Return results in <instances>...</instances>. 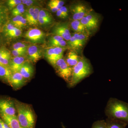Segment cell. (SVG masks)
I'll return each instance as SVG.
<instances>
[{
	"mask_svg": "<svg viewBox=\"0 0 128 128\" xmlns=\"http://www.w3.org/2000/svg\"><path fill=\"white\" fill-rule=\"evenodd\" d=\"M107 118L122 122L128 125V103L118 98H111L105 106Z\"/></svg>",
	"mask_w": 128,
	"mask_h": 128,
	"instance_id": "1",
	"label": "cell"
},
{
	"mask_svg": "<svg viewBox=\"0 0 128 128\" xmlns=\"http://www.w3.org/2000/svg\"><path fill=\"white\" fill-rule=\"evenodd\" d=\"M93 72V69L89 60L84 57H81L77 64L73 67V72L69 87H74L82 80Z\"/></svg>",
	"mask_w": 128,
	"mask_h": 128,
	"instance_id": "2",
	"label": "cell"
},
{
	"mask_svg": "<svg viewBox=\"0 0 128 128\" xmlns=\"http://www.w3.org/2000/svg\"><path fill=\"white\" fill-rule=\"evenodd\" d=\"M15 103L21 128H34L35 116L31 106L18 101H16Z\"/></svg>",
	"mask_w": 128,
	"mask_h": 128,
	"instance_id": "3",
	"label": "cell"
},
{
	"mask_svg": "<svg viewBox=\"0 0 128 128\" xmlns=\"http://www.w3.org/2000/svg\"><path fill=\"white\" fill-rule=\"evenodd\" d=\"M100 21V16L92 10L80 20L81 22L86 28L89 34L96 32Z\"/></svg>",
	"mask_w": 128,
	"mask_h": 128,
	"instance_id": "4",
	"label": "cell"
},
{
	"mask_svg": "<svg viewBox=\"0 0 128 128\" xmlns=\"http://www.w3.org/2000/svg\"><path fill=\"white\" fill-rule=\"evenodd\" d=\"M52 66L58 76L69 84L72 76L73 68L67 64L64 57L56 61Z\"/></svg>",
	"mask_w": 128,
	"mask_h": 128,
	"instance_id": "5",
	"label": "cell"
},
{
	"mask_svg": "<svg viewBox=\"0 0 128 128\" xmlns=\"http://www.w3.org/2000/svg\"><path fill=\"white\" fill-rule=\"evenodd\" d=\"M72 20H80L91 10L84 3L79 2L73 4L70 7Z\"/></svg>",
	"mask_w": 128,
	"mask_h": 128,
	"instance_id": "6",
	"label": "cell"
},
{
	"mask_svg": "<svg viewBox=\"0 0 128 128\" xmlns=\"http://www.w3.org/2000/svg\"><path fill=\"white\" fill-rule=\"evenodd\" d=\"M52 33L54 35L62 37L67 42L69 41L72 37L70 31V23L64 22L56 24L53 28Z\"/></svg>",
	"mask_w": 128,
	"mask_h": 128,
	"instance_id": "7",
	"label": "cell"
},
{
	"mask_svg": "<svg viewBox=\"0 0 128 128\" xmlns=\"http://www.w3.org/2000/svg\"><path fill=\"white\" fill-rule=\"evenodd\" d=\"M0 112L8 116H16L15 102L8 98L0 99Z\"/></svg>",
	"mask_w": 128,
	"mask_h": 128,
	"instance_id": "8",
	"label": "cell"
},
{
	"mask_svg": "<svg viewBox=\"0 0 128 128\" xmlns=\"http://www.w3.org/2000/svg\"><path fill=\"white\" fill-rule=\"evenodd\" d=\"M25 38L34 43H38L42 42L45 34L43 32L38 28H30L25 33Z\"/></svg>",
	"mask_w": 128,
	"mask_h": 128,
	"instance_id": "9",
	"label": "cell"
},
{
	"mask_svg": "<svg viewBox=\"0 0 128 128\" xmlns=\"http://www.w3.org/2000/svg\"><path fill=\"white\" fill-rule=\"evenodd\" d=\"M40 10L39 8L32 6L25 11V18L28 24L31 26H35L39 24L38 16Z\"/></svg>",
	"mask_w": 128,
	"mask_h": 128,
	"instance_id": "10",
	"label": "cell"
},
{
	"mask_svg": "<svg viewBox=\"0 0 128 128\" xmlns=\"http://www.w3.org/2000/svg\"><path fill=\"white\" fill-rule=\"evenodd\" d=\"M28 58L33 62H37L42 56V51L39 46L35 44L30 45L27 50Z\"/></svg>",
	"mask_w": 128,
	"mask_h": 128,
	"instance_id": "11",
	"label": "cell"
},
{
	"mask_svg": "<svg viewBox=\"0 0 128 128\" xmlns=\"http://www.w3.org/2000/svg\"><path fill=\"white\" fill-rule=\"evenodd\" d=\"M27 80L19 72L12 73L9 84L15 89L22 87L26 84Z\"/></svg>",
	"mask_w": 128,
	"mask_h": 128,
	"instance_id": "12",
	"label": "cell"
},
{
	"mask_svg": "<svg viewBox=\"0 0 128 128\" xmlns=\"http://www.w3.org/2000/svg\"><path fill=\"white\" fill-rule=\"evenodd\" d=\"M28 60L25 56L14 57L11 59L9 68L12 73L19 72L21 67Z\"/></svg>",
	"mask_w": 128,
	"mask_h": 128,
	"instance_id": "13",
	"label": "cell"
},
{
	"mask_svg": "<svg viewBox=\"0 0 128 128\" xmlns=\"http://www.w3.org/2000/svg\"><path fill=\"white\" fill-rule=\"evenodd\" d=\"M19 72L27 80L31 79L33 76L34 67L30 62L27 61L21 67Z\"/></svg>",
	"mask_w": 128,
	"mask_h": 128,
	"instance_id": "14",
	"label": "cell"
},
{
	"mask_svg": "<svg viewBox=\"0 0 128 128\" xmlns=\"http://www.w3.org/2000/svg\"><path fill=\"white\" fill-rule=\"evenodd\" d=\"M0 116L11 128H21L16 116H10L0 112Z\"/></svg>",
	"mask_w": 128,
	"mask_h": 128,
	"instance_id": "15",
	"label": "cell"
},
{
	"mask_svg": "<svg viewBox=\"0 0 128 128\" xmlns=\"http://www.w3.org/2000/svg\"><path fill=\"white\" fill-rule=\"evenodd\" d=\"M81 57L78 55L75 50H71L67 54L65 60L66 62L68 65L73 67L77 64L80 61Z\"/></svg>",
	"mask_w": 128,
	"mask_h": 128,
	"instance_id": "16",
	"label": "cell"
},
{
	"mask_svg": "<svg viewBox=\"0 0 128 128\" xmlns=\"http://www.w3.org/2000/svg\"><path fill=\"white\" fill-rule=\"evenodd\" d=\"M70 26L74 33L85 34L90 35L86 28L81 22L80 20H72L70 23Z\"/></svg>",
	"mask_w": 128,
	"mask_h": 128,
	"instance_id": "17",
	"label": "cell"
},
{
	"mask_svg": "<svg viewBox=\"0 0 128 128\" xmlns=\"http://www.w3.org/2000/svg\"><path fill=\"white\" fill-rule=\"evenodd\" d=\"M55 52L53 47L48 48L45 52V56L46 58L52 66L57 60L62 58L60 57Z\"/></svg>",
	"mask_w": 128,
	"mask_h": 128,
	"instance_id": "18",
	"label": "cell"
},
{
	"mask_svg": "<svg viewBox=\"0 0 128 128\" xmlns=\"http://www.w3.org/2000/svg\"><path fill=\"white\" fill-rule=\"evenodd\" d=\"M10 53L4 48L0 49V62L4 66L9 67L11 59Z\"/></svg>",
	"mask_w": 128,
	"mask_h": 128,
	"instance_id": "19",
	"label": "cell"
},
{
	"mask_svg": "<svg viewBox=\"0 0 128 128\" xmlns=\"http://www.w3.org/2000/svg\"><path fill=\"white\" fill-rule=\"evenodd\" d=\"M12 72L8 66L0 65V78L9 83Z\"/></svg>",
	"mask_w": 128,
	"mask_h": 128,
	"instance_id": "20",
	"label": "cell"
},
{
	"mask_svg": "<svg viewBox=\"0 0 128 128\" xmlns=\"http://www.w3.org/2000/svg\"><path fill=\"white\" fill-rule=\"evenodd\" d=\"M64 2L61 0H51L48 3V6L51 11L56 12L64 6Z\"/></svg>",
	"mask_w": 128,
	"mask_h": 128,
	"instance_id": "21",
	"label": "cell"
},
{
	"mask_svg": "<svg viewBox=\"0 0 128 128\" xmlns=\"http://www.w3.org/2000/svg\"><path fill=\"white\" fill-rule=\"evenodd\" d=\"M72 35L75 37L78 40L81 49L86 45L89 39V36H90L88 34L80 33H74Z\"/></svg>",
	"mask_w": 128,
	"mask_h": 128,
	"instance_id": "22",
	"label": "cell"
},
{
	"mask_svg": "<svg viewBox=\"0 0 128 128\" xmlns=\"http://www.w3.org/2000/svg\"><path fill=\"white\" fill-rule=\"evenodd\" d=\"M106 128H126L128 126L122 122L106 118Z\"/></svg>",
	"mask_w": 128,
	"mask_h": 128,
	"instance_id": "23",
	"label": "cell"
},
{
	"mask_svg": "<svg viewBox=\"0 0 128 128\" xmlns=\"http://www.w3.org/2000/svg\"><path fill=\"white\" fill-rule=\"evenodd\" d=\"M28 45L27 44L22 42H18L14 44L12 46L13 50H19V51H26Z\"/></svg>",
	"mask_w": 128,
	"mask_h": 128,
	"instance_id": "24",
	"label": "cell"
},
{
	"mask_svg": "<svg viewBox=\"0 0 128 128\" xmlns=\"http://www.w3.org/2000/svg\"><path fill=\"white\" fill-rule=\"evenodd\" d=\"M22 34L20 29L16 28L15 29L6 34V36L10 38H16L20 36Z\"/></svg>",
	"mask_w": 128,
	"mask_h": 128,
	"instance_id": "25",
	"label": "cell"
},
{
	"mask_svg": "<svg viewBox=\"0 0 128 128\" xmlns=\"http://www.w3.org/2000/svg\"><path fill=\"white\" fill-rule=\"evenodd\" d=\"M91 128H106V122L104 120H98L92 124Z\"/></svg>",
	"mask_w": 128,
	"mask_h": 128,
	"instance_id": "26",
	"label": "cell"
},
{
	"mask_svg": "<svg viewBox=\"0 0 128 128\" xmlns=\"http://www.w3.org/2000/svg\"><path fill=\"white\" fill-rule=\"evenodd\" d=\"M64 40L62 38V37L60 36H57V35H54L53 36L50 38L49 40V44L51 46V47H52L55 44L62 41V40Z\"/></svg>",
	"mask_w": 128,
	"mask_h": 128,
	"instance_id": "27",
	"label": "cell"
},
{
	"mask_svg": "<svg viewBox=\"0 0 128 128\" xmlns=\"http://www.w3.org/2000/svg\"><path fill=\"white\" fill-rule=\"evenodd\" d=\"M53 19L44 18L38 16V24L42 26H46L52 23Z\"/></svg>",
	"mask_w": 128,
	"mask_h": 128,
	"instance_id": "28",
	"label": "cell"
},
{
	"mask_svg": "<svg viewBox=\"0 0 128 128\" xmlns=\"http://www.w3.org/2000/svg\"><path fill=\"white\" fill-rule=\"evenodd\" d=\"M22 3V0H9L7 2V4L9 8L12 9Z\"/></svg>",
	"mask_w": 128,
	"mask_h": 128,
	"instance_id": "29",
	"label": "cell"
},
{
	"mask_svg": "<svg viewBox=\"0 0 128 128\" xmlns=\"http://www.w3.org/2000/svg\"><path fill=\"white\" fill-rule=\"evenodd\" d=\"M39 16L49 19H53L50 13L48 11L43 9H40L39 12Z\"/></svg>",
	"mask_w": 128,
	"mask_h": 128,
	"instance_id": "30",
	"label": "cell"
},
{
	"mask_svg": "<svg viewBox=\"0 0 128 128\" xmlns=\"http://www.w3.org/2000/svg\"><path fill=\"white\" fill-rule=\"evenodd\" d=\"M12 54L14 57H22V56H25V54H27V52L26 51L12 50Z\"/></svg>",
	"mask_w": 128,
	"mask_h": 128,
	"instance_id": "31",
	"label": "cell"
},
{
	"mask_svg": "<svg viewBox=\"0 0 128 128\" xmlns=\"http://www.w3.org/2000/svg\"><path fill=\"white\" fill-rule=\"evenodd\" d=\"M16 28V27H15L11 22L6 24L4 29L5 34L14 30Z\"/></svg>",
	"mask_w": 128,
	"mask_h": 128,
	"instance_id": "32",
	"label": "cell"
},
{
	"mask_svg": "<svg viewBox=\"0 0 128 128\" xmlns=\"http://www.w3.org/2000/svg\"><path fill=\"white\" fill-rule=\"evenodd\" d=\"M24 5L22 4V3L20 4L17 6L14 9H12V14L15 13V12H18L21 9H24Z\"/></svg>",
	"mask_w": 128,
	"mask_h": 128,
	"instance_id": "33",
	"label": "cell"
},
{
	"mask_svg": "<svg viewBox=\"0 0 128 128\" xmlns=\"http://www.w3.org/2000/svg\"><path fill=\"white\" fill-rule=\"evenodd\" d=\"M60 10L62 11V13L64 14L66 18H67L68 16V11L67 8L64 6H63L60 8Z\"/></svg>",
	"mask_w": 128,
	"mask_h": 128,
	"instance_id": "34",
	"label": "cell"
},
{
	"mask_svg": "<svg viewBox=\"0 0 128 128\" xmlns=\"http://www.w3.org/2000/svg\"><path fill=\"white\" fill-rule=\"evenodd\" d=\"M35 2L34 0H22V3L24 5H25L28 6H32V5L34 4V2Z\"/></svg>",
	"mask_w": 128,
	"mask_h": 128,
	"instance_id": "35",
	"label": "cell"
},
{
	"mask_svg": "<svg viewBox=\"0 0 128 128\" xmlns=\"http://www.w3.org/2000/svg\"><path fill=\"white\" fill-rule=\"evenodd\" d=\"M26 11V10H25V8L18 11L16 12H15V13H13L12 14V16H21L22 14H24L25 12Z\"/></svg>",
	"mask_w": 128,
	"mask_h": 128,
	"instance_id": "36",
	"label": "cell"
},
{
	"mask_svg": "<svg viewBox=\"0 0 128 128\" xmlns=\"http://www.w3.org/2000/svg\"><path fill=\"white\" fill-rule=\"evenodd\" d=\"M56 16L62 19H65L66 18L64 16V14L62 13V11L60 9L56 12Z\"/></svg>",
	"mask_w": 128,
	"mask_h": 128,
	"instance_id": "37",
	"label": "cell"
},
{
	"mask_svg": "<svg viewBox=\"0 0 128 128\" xmlns=\"http://www.w3.org/2000/svg\"><path fill=\"white\" fill-rule=\"evenodd\" d=\"M2 124L4 128H11L9 125L7 123L2 120Z\"/></svg>",
	"mask_w": 128,
	"mask_h": 128,
	"instance_id": "38",
	"label": "cell"
},
{
	"mask_svg": "<svg viewBox=\"0 0 128 128\" xmlns=\"http://www.w3.org/2000/svg\"><path fill=\"white\" fill-rule=\"evenodd\" d=\"M0 128H4L3 124H2V120L0 118Z\"/></svg>",
	"mask_w": 128,
	"mask_h": 128,
	"instance_id": "39",
	"label": "cell"
},
{
	"mask_svg": "<svg viewBox=\"0 0 128 128\" xmlns=\"http://www.w3.org/2000/svg\"><path fill=\"white\" fill-rule=\"evenodd\" d=\"M2 10L0 8V18L2 17Z\"/></svg>",
	"mask_w": 128,
	"mask_h": 128,
	"instance_id": "40",
	"label": "cell"
},
{
	"mask_svg": "<svg viewBox=\"0 0 128 128\" xmlns=\"http://www.w3.org/2000/svg\"><path fill=\"white\" fill-rule=\"evenodd\" d=\"M2 17L0 18V24H1L2 22Z\"/></svg>",
	"mask_w": 128,
	"mask_h": 128,
	"instance_id": "41",
	"label": "cell"
},
{
	"mask_svg": "<svg viewBox=\"0 0 128 128\" xmlns=\"http://www.w3.org/2000/svg\"><path fill=\"white\" fill-rule=\"evenodd\" d=\"M0 66H4L1 63H0Z\"/></svg>",
	"mask_w": 128,
	"mask_h": 128,
	"instance_id": "42",
	"label": "cell"
},
{
	"mask_svg": "<svg viewBox=\"0 0 128 128\" xmlns=\"http://www.w3.org/2000/svg\"><path fill=\"white\" fill-rule=\"evenodd\" d=\"M0 42H1V40H0Z\"/></svg>",
	"mask_w": 128,
	"mask_h": 128,
	"instance_id": "43",
	"label": "cell"
}]
</instances>
